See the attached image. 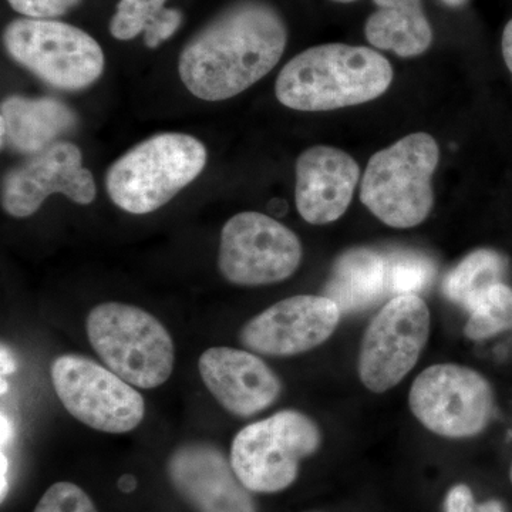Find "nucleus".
Instances as JSON below:
<instances>
[{
	"instance_id": "f257e3e1",
	"label": "nucleus",
	"mask_w": 512,
	"mask_h": 512,
	"mask_svg": "<svg viewBox=\"0 0 512 512\" xmlns=\"http://www.w3.org/2000/svg\"><path fill=\"white\" fill-rule=\"evenodd\" d=\"M288 29L264 0H238L185 45L178 73L188 92L205 101L238 96L279 63Z\"/></svg>"
},
{
	"instance_id": "f03ea898",
	"label": "nucleus",
	"mask_w": 512,
	"mask_h": 512,
	"mask_svg": "<svg viewBox=\"0 0 512 512\" xmlns=\"http://www.w3.org/2000/svg\"><path fill=\"white\" fill-rule=\"evenodd\" d=\"M392 64L376 50L343 43L311 47L285 64L276 79L279 103L299 111H332L382 96Z\"/></svg>"
},
{
	"instance_id": "7ed1b4c3",
	"label": "nucleus",
	"mask_w": 512,
	"mask_h": 512,
	"mask_svg": "<svg viewBox=\"0 0 512 512\" xmlns=\"http://www.w3.org/2000/svg\"><path fill=\"white\" fill-rule=\"evenodd\" d=\"M207 158V148L190 134H157L111 164L107 192L121 210L150 214L190 185L204 170Z\"/></svg>"
},
{
	"instance_id": "20e7f679",
	"label": "nucleus",
	"mask_w": 512,
	"mask_h": 512,
	"mask_svg": "<svg viewBox=\"0 0 512 512\" xmlns=\"http://www.w3.org/2000/svg\"><path fill=\"white\" fill-rule=\"evenodd\" d=\"M90 345L107 369L140 389H156L173 375V338L153 315L126 303L107 302L86 320Z\"/></svg>"
},
{
	"instance_id": "39448f33",
	"label": "nucleus",
	"mask_w": 512,
	"mask_h": 512,
	"mask_svg": "<svg viewBox=\"0 0 512 512\" xmlns=\"http://www.w3.org/2000/svg\"><path fill=\"white\" fill-rule=\"evenodd\" d=\"M436 140L414 133L376 153L363 175L360 198L367 210L393 228H413L434 204L431 178L439 165Z\"/></svg>"
},
{
	"instance_id": "423d86ee",
	"label": "nucleus",
	"mask_w": 512,
	"mask_h": 512,
	"mask_svg": "<svg viewBox=\"0 0 512 512\" xmlns=\"http://www.w3.org/2000/svg\"><path fill=\"white\" fill-rule=\"evenodd\" d=\"M3 43L20 66L62 90L89 87L106 63L103 49L89 33L59 20H13L3 32Z\"/></svg>"
},
{
	"instance_id": "0eeeda50",
	"label": "nucleus",
	"mask_w": 512,
	"mask_h": 512,
	"mask_svg": "<svg viewBox=\"0 0 512 512\" xmlns=\"http://www.w3.org/2000/svg\"><path fill=\"white\" fill-rule=\"evenodd\" d=\"M319 446L315 421L284 410L239 431L232 441L231 464L249 491L278 493L295 481L299 463Z\"/></svg>"
},
{
	"instance_id": "6e6552de",
	"label": "nucleus",
	"mask_w": 512,
	"mask_h": 512,
	"mask_svg": "<svg viewBox=\"0 0 512 512\" xmlns=\"http://www.w3.org/2000/svg\"><path fill=\"white\" fill-rule=\"evenodd\" d=\"M50 375L64 409L94 430L124 434L144 419L143 396L89 357L59 356L50 367Z\"/></svg>"
},
{
	"instance_id": "1a4fd4ad",
	"label": "nucleus",
	"mask_w": 512,
	"mask_h": 512,
	"mask_svg": "<svg viewBox=\"0 0 512 512\" xmlns=\"http://www.w3.org/2000/svg\"><path fill=\"white\" fill-rule=\"evenodd\" d=\"M299 238L261 212H241L221 232L218 266L238 286L278 284L295 274L302 261Z\"/></svg>"
},
{
	"instance_id": "9d476101",
	"label": "nucleus",
	"mask_w": 512,
	"mask_h": 512,
	"mask_svg": "<svg viewBox=\"0 0 512 512\" xmlns=\"http://www.w3.org/2000/svg\"><path fill=\"white\" fill-rule=\"evenodd\" d=\"M409 403L426 429L450 439H464L487 427L494 394L487 379L470 367L434 365L414 380Z\"/></svg>"
},
{
	"instance_id": "9b49d317",
	"label": "nucleus",
	"mask_w": 512,
	"mask_h": 512,
	"mask_svg": "<svg viewBox=\"0 0 512 512\" xmlns=\"http://www.w3.org/2000/svg\"><path fill=\"white\" fill-rule=\"evenodd\" d=\"M430 335V312L419 295L390 299L367 326L359 376L367 389L384 393L412 372Z\"/></svg>"
},
{
	"instance_id": "f8f14e48",
	"label": "nucleus",
	"mask_w": 512,
	"mask_h": 512,
	"mask_svg": "<svg viewBox=\"0 0 512 512\" xmlns=\"http://www.w3.org/2000/svg\"><path fill=\"white\" fill-rule=\"evenodd\" d=\"M53 194L66 195L80 205L96 198V184L93 174L83 167L82 151L67 141L32 154L5 175L2 207L12 217L28 218Z\"/></svg>"
},
{
	"instance_id": "ddd939ff",
	"label": "nucleus",
	"mask_w": 512,
	"mask_h": 512,
	"mask_svg": "<svg viewBox=\"0 0 512 512\" xmlns=\"http://www.w3.org/2000/svg\"><path fill=\"white\" fill-rule=\"evenodd\" d=\"M340 315L338 305L328 296H292L249 320L241 330V343L258 355H301L333 335Z\"/></svg>"
},
{
	"instance_id": "4468645a",
	"label": "nucleus",
	"mask_w": 512,
	"mask_h": 512,
	"mask_svg": "<svg viewBox=\"0 0 512 512\" xmlns=\"http://www.w3.org/2000/svg\"><path fill=\"white\" fill-rule=\"evenodd\" d=\"M168 474L178 493L200 512H255L231 461L211 444L178 448L168 461Z\"/></svg>"
},
{
	"instance_id": "2eb2a0df",
	"label": "nucleus",
	"mask_w": 512,
	"mask_h": 512,
	"mask_svg": "<svg viewBox=\"0 0 512 512\" xmlns=\"http://www.w3.org/2000/svg\"><path fill=\"white\" fill-rule=\"evenodd\" d=\"M202 382L227 412L251 417L268 409L282 384L264 360L247 350L211 348L198 360Z\"/></svg>"
},
{
	"instance_id": "dca6fc26",
	"label": "nucleus",
	"mask_w": 512,
	"mask_h": 512,
	"mask_svg": "<svg viewBox=\"0 0 512 512\" xmlns=\"http://www.w3.org/2000/svg\"><path fill=\"white\" fill-rule=\"evenodd\" d=\"M359 165L339 148L315 146L296 163V208L306 222L326 225L348 211L359 184Z\"/></svg>"
},
{
	"instance_id": "f3484780",
	"label": "nucleus",
	"mask_w": 512,
	"mask_h": 512,
	"mask_svg": "<svg viewBox=\"0 0 512 512\" xmlns=\"http://www.w3.org/2000/svg\"><path fill=\"white\" fill-rule=\"evenodd\" d=\"M76 126V114L52 97L10 96L0 106L2 147L36 154Z\"/></svg>"
},
{
	"instance_id": "a211bd4d",
	"label": "nucleus",
	"mask_w": 512,
	"mask_h": 512,
	"mask_svg": "<svg viewBox=\"0 0 512 512\" xmlns=\"http://www.w3.org/2000/svg\"><path fill=\"white\" fill-rule=\"evenodd\" d=\"M325 296L342 313L365 311L392 296L387 252L357 248L340 255L325 286Z\"/></svg>"
},
{
	"instance_id": "6ab92c4d",
	"label": "nucleus",
	"mask_w": 512,
	"mask_h": 512,
	"mask_svg": "<svg viewBox=\"0 0 512 512\" xmlns=\"http://www.w3.org/2000/svg\"><path fill=\"white\" fill-rule=\"evenodd\" d=\"M377 10L367 19L366 39L377 49L400 57L423 55L433 40L421 0H373Z\"/></svg>"
},
{
	"instance_id": "aec40b11",
	"label": "nucleus",
	"mask_w": 512,
	"mask_h": 512,
	"mask_svg": "<svg viewBox=\"0 0 512 512\" xmlns=\"http://www.w3.org/2000/svg\"><path fill=\"white\" fill-rule=\"evenodd\" d=\"M507 261L493 249L471 252L444 279L443 291L450 301L468 308L491 286L503 284Z\"/></svg>"
},
{
	"instance_id": "412c9836",
	"label": "nucleus",
	"mask_w": 512,
	"mask_h": 512,
	"mask_svg": "<svg viewBox=\"0 0 512 512\" xmlns=\"http://www.w3.org/2000/svg\"><path fill=\"white\" fill-rule=\"evenodd\" d=\"M467 338L483 340L512 328V289L504 284L491 286L468 306Z\"/></svg>"
},
{
	"instance_id": "4be33fe9",
	"label": "nucleus",
	"mask_w": 512,
	"mask_h": 512,
	"mask_svg": "<svg viewBox=\"0 0 512 512\" xmlns=\"http://www.w3.org/2000/svg\"><path fill=\"white\" fill-rule=\"evenodd\" d=\"M390 264V292L392 298L402 295H417L426 289L436 275V266L420 252H387Z\"/></svg>"
},
{
	"instance_id": "5701e85b",
	"label": "nucleus",
	"mask_w": 512,
	"mask_h": 512,
	"mask_svg": "<svg viewBox=\"0 0 512 512\" xmlns=\"http://www.w3.org/2000/svg\"><path fill=\"white\" fill-rule=\"evenodd\" d=\"M165 2L167 0H120L110 20L111 36L117 40L134 39L163 12Z\"/></svg>"
},
{
	"instance_id": "b1692460",
	"label": "nucleus",
	"mask_w": 512,
	"mask_h": 512,
	"mask_svg": "<svg viewBox=\"0 0 512 512\" xmlns=\"http://www.w3.org/2000/svg\"><path fill=\"white\" fill-rule=\"evenodd\" d=\"M33 512H97V510L82 488L67 481H60L46 491Z\"/></svg>"
},
{
	"instance_id": "393cba45",
	"label": "nucleus",
	"mask_w": 512,
	"mask_h": 512,
	"mask_svg": "<svg viewBox=\"0 0 512 512\" xmlns=\"http://www.w3.org/2000/svg\"><path fill=\"white\" fill-rule=\"evenodd\" d=\"M10 8L30 19H53L66 15L82 0H8Z\"/></svg>"
},
{
	"instance_id": "a878e982",
	"label": "nucleus",
	"mask_w": 512,
	"mask_h": 512,
	"mask_svg": "<svg viewBox=\"0 0 512 512\" xmlns=\"http://www.w3.org/2000/svg\"><path fill=\"white\" fill-rule=\"evenodd\" d=\"M181 23L183 13L180 10L165 8L144 30V43L150 49H156L177 32Z\"/></svg>"
},
{
	"instance_id": "bb28decb",
	"label": "nucleus",
	"mask_w": 512,
	"mask_h": 512,
	"mask_svg": "<svg viewBox=\"0 0 512 512\" xmlns=\"http://www.w3.org/2000/svg\"><path fill=\"white\" fill-rule=\"evenodd\" d=\"M446 512H505L500 501H488L477 504L467 485H456L451 488L446 498Z\"/></svg>"
},
{
	"instance_id": "cd10ccee",
	"label": "nucleus",
	"mask_w": 512,
	"mask_h": 512,
	"mask_svg": "<svg viewBox=\"0 0 512 512\" xmlns=\"http://www.w3.org/2000/svg\"><path fill=\"white\" fill-rule=\"evenodd\" d=\"M503 56L504 62L512 74V19L505 25L503 33Z\"/></svg>"
},
{
	"instance_id": "c85d7f7f",
	"label": "nucleus",
	"mask_w": 512,
	"mask_h": 512,
	"mask_svg": "<svg viewBox=\"0 0 512 512\" xmlns=\"http://www.w3.org/2000/svg\"><path fill=\"white\" fill-rule=\"evenodd\" d=\"M119 487L121 488V491H124V493H130V491H133L134 488H136V478L124 476L120 480Z\"/></svg>"
},
{
	"instance_id": "c756f323",
	"label": "nucleus",
	"mask_w": 512,
	"mask_h": 512,
	"mask_svg": "<svg viewBox=\"0 0 512 512\" xmlns=\"http://www.w3.org/2000/svg\"><path fill=\"white\" fill-rule=\"evenodd\" d=\"M8 460H6L5 454H2V500L5 498L6 490H8Z\"/></svg>"
},
{
	"instance_id": "7c9ffc66",
	"label": "nucleus",
	"mask_w": 512,
	"mask_h": 512,
	"mask_svg": "<svg viewBox=\"0 0 512 512\" xmlns=\"http://www.w3.org/2000/svg\"><path fill=\"white\" fill-rule=\"evenodd\" d=\"M441 2L446 3L447 6H453V8H457V6L464 5L467 0H441Z\"/></svg>"
},
{
	"instance_id": "2f4dec72",
	"label": "nucleus",
	"mask_w": 512,
	"mask_h": 512,
	"mask_svg": "<svg viewBox=\"0 0 512 512\" xmlns=\"http://www.w3.org/2000/svg\"><path fill=\"white\" fill-rule=\"evenodd\" d=\"M333 2H339V3H352V2H356V0H333Z\"/></svg>"
},
{
	"instance_id": "473e14b6",
	"label": "nucleus",
	"mask_w": 512,
	"mask_h": 512,
	"mask_svg": "<svg viewBox=\"0 0 512 512\" xmlns=\"http://www.w3.org/2000/svg\"><path fill=\"white\" fill-rule=\"evenodd\" d=\"M510 478H511V483H512V466H511V470H510Z\"/></svg>"
}]
</instances>
